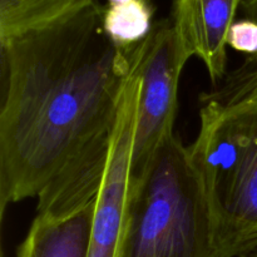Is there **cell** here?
I'll return each mask as SVG.
<instances>
[{"label":"cell","mask_w":257,"mask_h":257,"mask_svg":"<svg viewBox=\"0 0 257 257\" xmlns=\"http://www.w3.org/2000/svg\"><path fill=\"white\" fill-rule=\"evenodd\" d=\"M118 257H225L190 146L176 136L133 178Z\"/></svg>","instance_id":"cell-2"},{"label":"cell","mask_w":257,"mask_h":257,"mask_svg":"<svg viewBox=\"0 0 257 257\" xmlns=\"http://www.w3.org/2000/svg\"><path fill=\"white\" fill-rule=\"evenodd\" d=\"M94 205L58 220L35 216L17 257H88Z\"/></svg>","instance_id":"cell-7"},{"label":"cell","mask_w":257,"mask_h":257,"mask_svg":"<svg viewBox=\"0 0 257 257\" xmlns=\"http://www.w3.org/2000/svg\"><path fill=\"white\" fill-rule=\"evenodd\" d=\"M153 10L150 0H131L108 5L103 14L105 34L119 49L130 52L147 38L153 28Z\"/></svg>","instance_id":"cell-9"},{"label":"cell","mask_w":257,"mask_h":257,"mask_svg":"<svg viewBox=\"0 0 257 257\" xmlns=\"http://www.w3.org/2000/svg\"><path fill=\"white\" fill-rule=\"evenodd\" d=\"M227 47L247 57L257 55V22L248 18L235 20L227 35Z\"/></svg>","instance_id":"cell-11"},{"label":"cell","mask_w":257,"mask_h":257,"mask_svg":"<svg viewBox=\"0 0 257 257\" xmlns=\"http://www.w3.org/2000/svg\"><path fill=\"white\" fill-rule=\"evenodd\" d=\"M150 2H151V0H150Z\"/></svg>","instance_id":"cell-14"},{"label":"cell","mask_w":257,"mask_h":257,"mask_svg":"<svg viewBox=\"0 0 257 257\" xmlns=\"http://www.w3.org/2000/svg\"><path fill=\"white\" fill-rule=\"evenodd\" d=\"M131 2V0H108V5H117V4H123V3Z\"/></svg>","instance_id":"cell-12"},{"label":"cell","mask_w":257,"mask_h":257,"mask_svg":"<svg viewBox=\"0 0 257 257\" xmlns=\"http://www.w3.org/2000/svg\"><path fill=\"white\" fill-rule=\"evenodd\" d=\"M242 0H173L171 23L190 57L205 64L213 87L227 74V35Z\"/></svg>","instance_id":"cell-6"},{"label":"cell","mask_w":257,"mask_h":257,"mask_svg":"<svg viewBox=\"0 0 257 257\" xmlns=\"http://www.w3.org/2000/svg\"><path fill=\"white\" fill-rule=\"evenodd\" d=\"M141 80L131 67L123 89L104 178L95 197L88 257H118L132 197V152Z\"/></svg>","instance_id":"cell-5"},{"label":"cell","mask_w":257,"mask_h":257,"mask_svg":"<svg viewBox=\"0 0 257 257\" xmlns=\"http://www.w3.org/2000/svg\"><path fill=\"white\" fill-rule=\"evenodd\" d=\"M245 18L257 22V0H242ZM257 97V55L247 57L242 64L228 72L213 90L201 94V103L230 105Z\"/></svg>","instance_id":"cell-10"},{"label":"cell","mask_w":257,"mask_h":257,"mask_svg":"<svg viewBox=\"0 0 257 257\" xmlns=\"http://www.w3.org/2000/svg\"><path fill=\"white\" fill-rule=\"evenodd\" d=\"M225 257L257 248V97L230 105L202 103L190 146Z\"/></svg>","instance_id":"cell-3"},{"label":"cell","mask_w":257,"mask_h":257,"mask_svg":"<svg viewBox=\"0 0 257 257\" xmlns=\"http://www.w3.org/2000/svg\"><path fill=\"white\" fill-rule=\"evenodd\" d=\"M241 257H257V248H256V250L251 251V252L245 253V255H242Z\"/></svg>","instance_id":"cell-13"},{"label":"cell","mask_w":257,"mask_h":257,"mask_svg":"<svg viewBox=\"0 0 257 257\" xmlns=\"http://www.w3.org/2000/svg\"><path fill=\"white\" fill-rule=\"evenodd\" d=\"M131 67L141 80L138 120L132 152V177L152 162L173 133L178 110V85L191 59L171 19L157 22L143 42L131 49Z\"/></svg>","instance_id":"cell-4"},{"label":"cell","mask_w":257,"mask_h":257,"mask_svg":"<svg viewBox=\"0 0 257 257\" xmlns=\"http://www.w3.org/2000/svg\"><path fill=\"white\" fill-rule=\"evenodd\" d=\"M92 2L0 43V213L38 198L37 215L65 218L95 200L109 160L130 52Z\"/></svg>","instance_id":"cell-1"},{"label":"cell","mask_w":257,"mask_h":257,"mask_svg":"<svg viewBox=\"0 0 257 257\" xmlns=\"http://www.w3.org/2000/svg\"><path fill=\"white\" fill-rule=\"evenodd\" d=\"M94 0H0V43L42 29Z\"/></svg>","instance_id":"cell-8"}]
</instances>
